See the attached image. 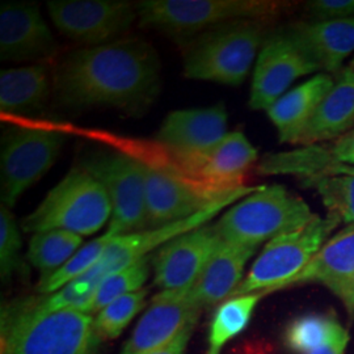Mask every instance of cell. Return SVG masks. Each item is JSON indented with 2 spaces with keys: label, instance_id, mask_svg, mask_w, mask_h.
<instances>
[{
  "label": "cell",
  "instance_id": "obj_23",
  "mask_svg": "<svg viewBox=\"0 0 354 354\" xmlns=\"http://www.w3.org/2000/svg\"><path fill=\"white\" fill-rule=\"evenodd\" d=\"M354 129V70L346 68L304 127L295 145H317L333 140Z\"/></svg>",
  "mask_w": 354,
  "mask_h": 354
},
{
  "label": "cell",
  "instance_id": "obj_39",
  "mask_svg": "<svg viewBox=\"0 0 354 354\" xmlns=\"http://www.w3.org/2000/svg\"><path fill=\"white\" fill-rule=\"evenodd\" d=\"M348 68H351V70H354V58L351 61V64L348 66Z\"/></svg>",
  "mask_w": 354,
  "mask_h": 354
},
{
  "label": "cell",
  "instance_id": "obj_38",
  "mask_svg": "<svg viewBox=\"0 0 354 354\" xmlns=\"http://www.w3.org/2000/svg\"><path fill=\"white\" fill-rule=\"evenodd\" d=\"M336 175H346V176L354 177V165H336V167H332L326 174V176H336Z\"/></svg>",
  "mask_w": 354,
  "mask_h": 354
},
{
  "label": "cell",
  "instance_id": "obj_4",
  "mask_svg": "<svg viewBox=\"0 0 354 354\" xmlns=\"http://www.w3.org/2000/svg\"><path fill=\"white\" fill-rule=\"evenodd\" d=\"M136 4L140 28L165 33L181 44L232 21H269L292 6L276 0H142Z\"/></svg>",
  "mask_w": 354,
  "mask_h": 354
},
{
  "label": "cell",
  "instance_id": "obj_32",
  "mask_svg": "<svg viewBox=\"0 0 354 354\" xmlns=\"http://www.w3.org/2000/svg\"><path fill=\"white\" fill-rule=\"evenodd\" d=\"M335 315L332 314H304L291 320L285 330V345L295 354H310L317 349L328 335Z\"/></svg>",
  "mask_w": 354,
  "mask_h": 354
},
{
  "label": "cell",
  "instance_id": "obj_11",
  "mask_svg": "<svg viewBox=\"0 0 354 354\" xmlns=\"http://www.w3.org/2000/svg\"><path fill=\"white\" fill-rule=\"evenodd\" d=\"M261 185H244L241 188L231 190L225 196L215 200L214 203L206 206L197 214L192 215L187 219L169 223L162 227L146 228L143 231L127 234L122 236H114L111 243L106 245L102 253L100 261L96 264L95 269L104 279L109 274L117 273L125 268H129L138 263L145 257H150V253L155 250L158 251L177 236L189 232L192 230L209 225L215 216L221 214L225 209L231 207L234 203L241 201V198L250 196L259 189Z\"/></svg>",
  "mask_w": 354,
  "mask_h": 354
},
{
  "label": "cell",
  "instance_id": "obj_30",
  "mask_svg": "<svg viewBox=\"0 0 354 354\" xmlns=\"http://www.w3.org/2000/svg\"><path fill=\"white\" fill-rule=\"evenodd\" d=\"M113 238V235L105 232L100 238H96L84 244L62 268H59L54 274H51L49 279H45L44 282H39L38 291L42 292L44 295H49L62 289L71 281L86 274L100 261L106 245Z\"/></svg>",
  "mask_w": 354,
  "mask_h": 354
},
{
  "label": "cell",
  "instance_id": "obj_31",
  "mask_svg": "<svg viewBox=\"0 0 354 354\" xmlns=\"http://www.w3.org/2000/svg\"><path fill=\"white\" fill-rule=\"evenodd\" d=\"M149 295L147 289L130 292L105 306L95 315V329L102 342L117 339L134 317L145 307Z\"/></svg>",
  "mask_w": 354,
  "mask_h": 354
},
{
  "label": "cell",
  "instance_id": "obj_18",
  "mask_svg": "<svg viewBox=\"0 0 354 354\" xmlns=\"http://www.w3.org/2000/svg\"><path fill=\"white\" fill-rule=\"evenodd\" d=\"M340 165H354V129L329 143L268 153L257 165V171L266 176L290 175L304 181L324 176L332 167Z\"/></svg>",
  "mask_w": 354,
  "mask_h": 354
},
{
  "label": "cell",
  "instance_id": "obj_29",
  "mask_svg": "<svg viewBox=\"0 0 354 354\" xmlns=\"http://www.w3.org/2000/svg\"><path fill=\"white\" fill-rule=\"evenodd\" d=\"M304 187L314 188L328 215L345 223L354 225V177L346 175L322 176L302 181Z\"/></svg>",
  "mask_w": 354,
  "mask_h": 354
},
{
  "label": "cell",
  "instance_id": "obj_8",
  "mask_svg": "<svg viewBox=\"0 0 354 354\" xmlns=\"http://www.w3.org/2000/svg\"><path fill=\"white\" fill-rule=\"evenodd\" d=\"M64 145V134L51 129L15 127L4 130L0 153L1 205L13 207L24 192L50 171Z\"/></svg>",
  "mask_w": 354,
  "mask_h": 354
},
{
  "label": "cell",
  "instance_id": "obj_7",
  "mask_svg": "<svg viewBox=\"0 0 354 354\" xmlns=\"http://www.w3.org/2000/svg\"><path fill=\"white\" fill-rule=\"evenodd\" d=\"M339 219L327 215L317 218L304 227L282 234L268 241L254 260L248 274L241 281L232 297L252 292L268 295L298 276L329 241Z\"/></svg>",
  "mask_w": 354,
  "mask_h": 354
},
{
  "label": "cell",
  "instance_id": "obj_33",
  "mask_svg": "<svg viewBox=\"0 0 354 354\" xmlns=\"http://www.w3.org/2000/svg\"><path fill=\"white\" fill-rule=\"evenodd\" d=\"M21 226L17 225L11 209L0 205V276L10 281L15 273H23L26 264L21 259Z\"/></svg>",
  "mask_w": 354,
  "mask_h": 354
},
{
  "label": "cell",
  "instance_id": "obj_6",
  "mask_svg": "<svg viewBox=\"0 0 354 354\" xmlns=\"http://www.w3.org/2000/svg\"><path fill=\"white\" fill-rule=\"evenodd\" d=\"M112 214V206L102 183L77 165L26 215L21 230L37 234L64 230L89 236L100 231Z\"/></svg>",
  "mask_w": 354,
  "mask_h": 354
},
{
  "label": "cell",
  "instance_id": "obj_10",
  "mask_svg": "<svg viewBox=\"0 0 354 354\" xmlns=\"http://www.w3.org/2000/svg\"><path fill=\"white\" fill-rule=\"evenodd\" d=\"M48 11L55 28L84 48L122 39L138 21L137 4L125 0H50Z\"/></svg>",
  "mask_w": 354,
  "mask_h": 354
},
{
  "label": "cell",
  "instance_id": "obj_26",
  "mask_svg": "<svg viewBox=\"0 0 354 354\" xmlns=\"http://www.w3.org/2000/svg\"><path fill=\"white\" fill-rule=\"evenodd\" d=\"M82 245L83 236L70 231L50 230L37 232L29 241L26 260L39 270V282H44L62 268Z\"/></svg>",
  "mask_w": 354,
  "mask_h": 354
},
{
  "label": "cell",
  "instance_id": "obj_25",
  "mask_svg": "<svg viewBox=\"0 0 354 354\" xmlns=\"http://www.w3.org/2000/svg\"><path fill=\"white\" fill-rule=\"evenodd\" d=\"M352 273H354V225L342 228L339 234L329 238L310 264L298 276L281 286L279 290L307 283H322L326 286Z\"/></svg>",
  "mask_w": 354,
  "mask_h": 354
},
{
  "label": "cell",
  "instance_id": "obj_35",
  "mask_svg": "<svg viewBox=\"0 0 354 354\" xmlns=\"http://www.w3.org/2000/svg\"><path fill=\"white\" fill-rule=\"evenodd\" d=\"M349 342V333L342 327L337 317L332 320L324 342L310 354H344Z\"/></svg>",
  "mask_w": 354,
  "mask_h": 354
},
{
  "label": "cell",
  "instance_id": "obj_2",
  "mask_svg": "<svg viewBox=\"0 0 354 354\" xmlns=\"http://www.w3.org/2000/svg\"><path fill=\"white\" fill-rule=\"evenodd\" d=\"M95 317L77 310H48L41 298L15 299L0 317V354H99Z\"/></svg>",
  "mask_w": 354,
  "mask_h": 354
},
{
  "label": "cell",
  "instance_id": "obj_22",
  "mask_svg": "<svg viewBox=\"0 0 354 354\" xmlns=\"http://www.w3.org/2000/svg\"><path fill=\"white\" fill-rule=\"evenodd\" d=\"M257 158V150L244 133L232 131L203 159L193 177L219 189L244 187V178L256 165Z\"/></svg>",
  "mask_w": 354,
  "mask_h": 354
},
{
  "label": "cell",
  "instance_id": "obj_27",
  "mask_svg": "<svg viewBox=\"0 0 354 354\" xmlns=\"http://www.w3.org/2000/svg\"><path fill=\"white\" fill-rule=\"evenodd\" d=\"M266 297L252 292L228 298L215 311L209 330V348L206 354H221L223 346L248 327L256 306Z\"/></svg>",
  "mask_w": 354,
  "mask_h": 354
},
{
  "label": "cell",
  "instance_id": "obj_21",
  "mask_svg": "<svg viewBox=\"0 0 354 354\" xmlns=\"http://www.w3.org/2000/svg\"><path fill=\"white\" fill-rule=\"evenodd\" d=\"M333 86L335 79L329 74H315L288 91L266 111L269 120L279 131L281 143H297Z\"/></svg>",
  "mask_w": 354,
  "mask_h": 354
},
{
  "label": "cell",
  "instance_id": "obj_36",
  "mask_svg": "<svg viewBox=\"0 0 354 354\" xmlns=\"http://www.w3.org/2000/svg\"><path fill=\"white\" fill-rule=\"evenodd\" d=\"M326 288L344 304L351 320L354 319V273L345 279L327 283Z\"/></svg>",
  "mask_w": 354,
  "mask_h": 354
},
{
  "label": "cell",
  "instance_id": "obj_37",
  "mask_svg": "<svg viewBox=\"0 0 354 354\" xmlns=\"http://www.w3.org/2000/svg\"><path fill=\"white\" fill-rule=\"evenodd\" d=\"M194 327L196 326H190L188 328L184 329L181 333L177 335L174 340H171L163 346L146 354H187V348H188Z\"/></svg>",
  "mask_w": 354,
  "mask_h": 354
},
{
  "label": "cell",
  "instance_id": "obj_9",
  "mask_svg": "<svg viewBox=\"0 0 354 354\" xmlns=\"http://www.w3.org/2000/svg\"><path fill=\"white\" fill-rule=\"evenodd\" d=\"M79 165L106 190L112 206L106 232L122 236L147 228L146 169L142 160L121 152H100Z\"/></svg>",
  "mask_w": 354,
  "mask_h": 354
},
{
  "label": "cell",
  "instance_id": "obj_12",
  "mask_svg": "<svg viewBox=\"0 0 354 354\" xmlns=\"http://www.w3.org/2000/svg\"><path fill=\"white\" fill-rule=\"evenodd\" d=\"M227 125L228 114L223 104L178 109L165 115L156 140L176 155L193 177L203 159L227 136Z\"/></svg>",
  "mask_w": 354,
  "mask_h": 354
},
{
  "label": "cell",
  "instance_id": "obj_28",
  "mask_svg": "<svg viewBox=\"0 0 354 354\" xmlns=\"http://www.w3.org/2000/svg\"><path fill=\"white\" fill-rule=\"evenodd\" d=\"M151 273V256L145 257L138 263L125 268L117 273L109 274L102 279L96 294L89 304L86 314L96 315L105 306L112 304L115 299L138 291L146 283Z\"/></svg>",
  "mask_w": 354,
  "mask_h": 354
},
{
  "label": "cell",
  "instance_id": "obj_3",
  "mask_svg": "<svg viewBox=\"0 0 354 354\" xmlns=\"http://www.w3.org/2000/svg\"><path fill=\"white\" fill-rule=\"evenodd\" d=\"M268 21L239 20L215 26L183 42L187 79L241 86L268 38Z\"/></svg>",
  "mask_w": 354,
  "mask_h": 354
},
{
  "label": "cell",
  "instance_id": "obj_16",
  "mask_svg": "<svg viewBox=\"0 0 354 354\" xmlns=\"http://www.w3.org/2000/svg\"><path fill=\"white\" fill-rule=\"evenodd\" d=\"M58 48L38 6L6 3L0 7L1 61L42 64L54 58Z\"/></svg>",
  "mask_w": 354,
  "mask_h": 354
},
{
  "label": "cell",
  "instance_id": "obj_20",
  "mask_svg": "<svg viewBox=\"0 0 354 354\" xmlns=\"http://www.w3.org/2000/svg\"><path fill=\"white\" fill-rule=\"evenodd\" d=\"M289 35L326 74L339 73L354 51V17L298 23Z\"/></svg>",
  "mask_w": 354,
  "mask_h": 354
},
{
  "label": "cell",
  "instance_id": "obj_15",
  "mask_svg": "<svg viewBox=\"0 0 354 354\" xmlns=\"http://www.w3.org/2000/svg\"><path fill=\"white\" fill-rule=\"evenodd\" d=\"M221 241L214 223H209L165 243L151 256L155 286L162 291L188 290Z\"/></svg>",
  "mask_w": 354,
  "mask_h": 354
},
{
  "label": "cell",
  "instance_id": "obj_1",
  "mask_svg": "<svg viewBox=\"0 0 354 354\" xmlns=\"http://www.w3.org/2000/svg\"><path fill=\"white\" fill-rule=\"evenodd\" d=\"M162 89V62L151 44L122 38L66 54L53 74V92L64 106H105L138 117Z\"/></svg>",
  "mask_w": 354,
  "mask_h": 354
},
{
  "label": "cell",
  "instance_id": "obj_17",
  "mask_svg": "<svg viewBox=\"0 0 354 354\" xmlns=\"http://www.w3.org/2000/svg\"><path fill=\"white\" fill-rule=\"evenodd\" d=\"M203 308L189 302L181 291H160L124 345L121 354H146L174 340L190 326H196Z\"/></svg>",
  "mask_w": 354,
  "mask_h": 354
},
{
  "label": "cell",
  "instance_id": "obj_19",
  "mask_svg": "<svg viewBox=\"0 0 354 354\" xmlns=\"http://www.w3.org/2000/svg\"><path fill=\"white\" fill-rule=\"evenodd\" d=\"M257 248L221 241L198 279L183 295L198 307L223 304L244 279V270Z\"/></svg>",
  "mask_w": 354,
  "mask_h": 354
},
{
  "label": "cell",
  "instance_id": "obj_14",
  "mask_svg": "<svg viewBox=\"0 0 354 354\" xmlns=\"http://www.w3.org/2000/svg\"><path fill=\"white\" fill-rule=\"evenodd\" d=\"M317 70V64L289 32L269 36L256 59L248 106L252 111H268L297 79L313 75Z\"/></svg>",
  "mask_w": 354,
  "mask_h": 354
},
{
  "label": "cell",
  "instance_id": "obj_13",
  "mask_svg": "<svg viewBox=\"0 0 354 354\" xmlns=\"http://www.w3.org/2000/svg\"><path fill=\"white\" fill-rule=\"evenodd\" d=\"M147 228L162 227L197 214L228 192L156 165H146ZM241 188V187H239Z\"/></svg>",
  "mask_w": 354,
  "mask_h": 354
},
{
  "label": "cell",
  "instance_id": "obj_24",
  "mask_svg": "<svg viewBox=\"0 0 354 354\" xmlns=\"http://www.w3.org/2000/svg\"><path fill=\"white\" fill-rule=\"evenodd\" d=\"M53 79L44 64H28L0 73V109L6 114L42 111L49 102Z\"/></svg>",
  "mask_w": 354,
  "mask_h": 354
},
{
  "label": "cell",
  "instance_id": "obj_34",
  "mask_svg": "<svg viewBox=\"0 0 354 354\" xmlns=\"http://www.w3.org/2000/svg\"><path fill=\"white\" fill-rule=\"evenodd\" d=\"M306 8L314 21L354 17V0H314L308 1Z\"/></svg>",
  "mask_w": 354,
  "mask_h": 354
},
{
  "label": "cell",
  "instance_id": "obj_5",
  "mask_svg": "<svg viewBox=\"0 0 354 354\" xmlns=\"http://www.w3.org/2000/svg\"><path fill=\"white\" fill-rule=\"evenodd\" d=\"M317 214L282 185H261L228 207L214 223L222 241L257 248L282 234L304 227Z\"/></svg>",
  "mask_w": 354,
  "mask_h": 354
}]
</instances>
